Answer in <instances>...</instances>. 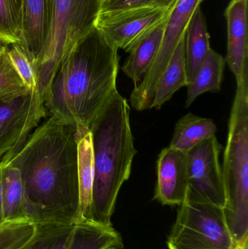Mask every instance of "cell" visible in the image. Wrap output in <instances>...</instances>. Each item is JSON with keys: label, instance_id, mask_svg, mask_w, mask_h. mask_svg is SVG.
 I'll use <instances>...</instances> for the list:
<instances>
[{"label": "cell", "instance_id": "6da1fadb", "mask_svg": "<svg viewBox=\"0 0 248 249\" xmlns=\"http://www.w3.org/2000/svg\"><path fill=\"white\" fill-rule=\"evenodd\" d=\"M10 163L20 171L23 217L33 225L84 222L80 207L77 129L49 117L29 135Z\"/></svg>", "mask_w": 248, "mask_h": 249}, {"label": "cell", "instance_id": "7a4b0ae2", "mask_svg": "<svg viewBox=\"0 0 248 249\" xmlns=\"http://www.w3.org/2000/svg\"><path fill=\"white\" fill-rule=\"evenodd\" d=\"M118 48L96 27L61 61L44 102L48 116L77 129L90 126L116 90Z\"/></svg>", "mask_w": 248, "mask_h": 249}, {"label": "cell", "instance_id": "3957f363", "mask_svg": "<svg viewBox=\"0 0 248 249\" xmlns=\"http://www.w3.org/2000/svg\"><path fill=\"white\" fill-rule=\"evenodd\" d=\"M95 177L92 221L112 225L116 199L131 176L137 153L130 122V107L116 91L90 127Z\"/></svg>", "mask_w": 248, "mask_h": 249}, {"label": "cell", "instance_id": "277c9868", "mask_svg": "<svg viewBox=\"0 0 248 249\" xmlns=\"http://www.w3.org/2000/svg\"><path fill=\"white\" fill-rule=\"evenodd\" d=\"M248 73L237 82L222 167L227 197L224 214L238 243L248 238Z\"/></svg>", "mask_w": 248, "mask_h": 249}, {"label": "cell", "instance_id": "5b68a950", "mask_svg": "<svg viewBox=\"0 0 248 249\" xmlns=\"http://www.w3.org/2000/svg\"><path fill=\"white\" fill-rule=\"evenodd\" d=\"M103 0H55L46 43L35 66L38 93L45 102L64 58L95 27Z\"/></svg>", "mask_w": 248, "mask_h": 249}, {"label": "cell", "instance_id": "8992f818", "mask_svg": "<svg viewBox=\"0 0 248 249\" xmlns=\"http://www.w3.org/2000/svg\"><path fill=\"white\" fill-rule=\"evenodd\" d=\"M167 239L168 249H237L224 209L186 193Z\"/></svg>", "mask_w": 248, "mask_h": 249}, {"label": "cell", "instance_id": "52a82bcc", "mask_svg": "<svg viewBox=\"0 0 248 249\" xmlns=\"http://www.w3.org/2000/svg\"><path fill=\"white\" fill-rule=\"evenodd\" d=\"M34 233L19 249H122L123 241L112 225L84 221L72 225H35Z\"/></svg>", "mask_w": 248, "mask_h": 249}, {"label": "cell", "instance_id": "ba28073f", "mask_svg": "<svg viewBox=\"0 0 248 249\" xmlns=\"http://www.w3.org/2000/svg\"><path fill=\"white\" fill-rule=\"evenodd\" d=\"M202 0H179L166 20L164 36L160 50L148 72L131 95V103L135 110L152 109L156 88L181 39L186 33L195 12Z\"/></svg>", "mask_w": 248, "mask_h": 249}, {"label": "cell", "instance_id": "9c48e42d", "mask_svg": "<svg viewBox=\"0 0 248 249\" xmlns=\"http://www.w3.org/2000/svg\"><path fill=\"white\" fill-rule=\"evenodd\" d=\"M221 149L214 136L186 152L187 193L224 209L227 197L219 160Z\"/></svg>", "mask_w": 248, "mask_h": 249}, {"label": "cell", "instance_id": "30bf717a", "mask_svg": "<svg viewBox=\"0 0 248 249\" xmlns=\"http://www.w3.org/2000/svg\"><path fill=\"white\" fill-rule=\"evenodd\" d=\"M173 8L138 7L113 12H100L95 27L118 49L130 51L165 21Z\"/></svg>", "mask_w": 248, "mask_h": 249}, {"label": "cell", "instance_id": "8fae6325", "mask_svg": "<svg viewBox=\"0 0 248 249\" xmlns=\"http://www.w3.org/2000/svg\"><path fill=\"white\" fill-rule=\"evenodd\" d=\"M47 116L45 105L37 91H29L12 100H0L1 161L16 153L41 120Z\"/></svg>", "mask_w": 248, "mask_h": 249}, {"label": "cell", "instance_id": "7c38bea8", "mask_svg": "<svg viewBox=\"0 0 248 249\" xmlns=\"http://www.w3.org/2000/svg\"><path fill=\"white\" fill-rule=\"evenodd\" d=\"M157 182L154 198L163 206H180L188 190L186 152L165 148L157 162Z\"/></svg>", "mask_w": 248, "mask_h": 249}, {"label": "cell", "instance_id": "4fadbf2b", "mask_svg": "<svg viewBox=\"0 0 248 249\" xmlns=\"http://www.w3.org/2000/svg\"><path fill=\"white\" fill-rule=\"evenodd\" d=\"M55 0H21V30L18 44L33 67L46 43Z\"/></svg>", "mask_w": 248, "mask_h": 249}, {"label": "cell", "instance_id": "5bb4252c", "mask_svg": "<svg viewBox=\"0 0 248 249\" xmlns=\"http://www.w3.org/2000/svg\"><path fill=\"white\" fill-rule=\"evenodd\" d=\"M227 63L239 81L248 71V0H231L225 10Z\"/></svg>", "mask_w": 248, "mask_h": 249}, {"label": "cell", "instance_id": "9a60e30c", "mask_svg": "<svg viewBox=\"0 0 248 249\" xmlns=\"http://www.w3.org/2000/svg\"><path fill=\"white\" fill-rule=\"evenodd\" d=\"M165 23L166 20L160 23L138 42L122 66V71L134 82L135 86L141 83L155 59L163 42Z\"/></svg>", "mask_w": 248, "mask_h": 249}, {"label": "cell", "instance_id": "2e32d148", "mask_svg": "<svg viewBox=\"0 0 248 249\" xmlns=\"http://www.w3.org/2000/svg\"><path fill=\"white\" fill-rule=\"evenodd\" d=\"M77 131L78 178L82 216L84 221H92V197L95 168L91 133L90 130L82 129H79Z\"/></svg>", "mask_w": 248, "mask_h": 249}, {"label": "cell", "instance_id": "e0dca14e", "mask_svg": "<svg viewBox=\"0 0 248 249\" xmlns=\"http://www.w3.org/2000/svg\"><path fill=\"white\" fill-rule=\"evenodd\" d=\"M211 49L206 20L200 7L197 9L185 33L186 71L190 84Z\"/></svg>", "mask_w": 248, "mask_h": 249}, {"label": "cell", "instance_id": "ac0fdd59", "mask_svg": "<svg viewBox=\"0 0 248 249\" xmlns=\"http://www.w3.org/2000/svg\"><path fill=\"white\" fill-rule=\"evenodd\" d=\"M185 35L178 44L167 67L163 71L156 88L152 108L160 109L169 102L176 91L182 88L187 87Z\"/></svg>", "mask_w": 248, "mask_h": 249}, {"label": "cell", "instance_id": "d6986e66", "mask_svg": "<svg viewBox=\"0 0 248 249\" xmlns=\"http://www.w3.org/2000/svg\"><path fill=\"white\" fill-rule=\"evenodd\" d=\"M225 64L222 55L210 50L193 81L188 85L185 107H190L197 98L206 92L218 93L221 90Z\"/></svg>", "mask_w": 248, "mask_h": 249}, {"label": "cell", "instance_id": "ffe728a7", "mask_svg": "<svg viewBox=\"0 0 248 249\" xmlns=\"http://www.w3.org/2000/svg\"><path fill=\"white\" fill-rule=\"evenodd\" d=\"M216 131L212 120L189 113L178 121L169 146L187 152L202 141L215 136Z\"/></svg>", "mask_w": 248, "mask_h": 249}, {"label": "cell", "instance_id": "44dd1931", "mask_svg": "<svg viewBox=\"0 0 248 249\" xmlns=\"http://www.w3.org/2000/svg\"><path fill=\"white\" fill-rule=\"evenodd\" d=\"M0 168L4 220L27 222L23 217V187L20 171L10 163H0Z\"/></svg>", "mask_w": 248, "mask_h": 249}, {"label": "cell", "instance_id": "7402d4cb", "mask_svg": "<svg viewBox=\"0 0 248 249\" xmlns=\"http://www.w3.org/2000/svg\"><path fill=\"white\" fill-rule=\"evenodd\" d=\"M21 0H0V44L20 43Z\"/></svg>", "mask_w": 248, "mask_h": 249}, {"label": "cell", "instance_id": "603a6c76", "mask_svg": "<svg viewBox=\"0 0 248 249\" xmlns=\"http://www.w3.org/2000/svg\"><path fill=\"white\" fill-rule=\"evenodd\" d=\"M29 91L13 67L6 48L0 58V100H12Z\"/></svg>", "mask_w": 248, "mask_h": 249}, {"label": "cell", "instance_id": "cb8c5ba5", "mask_svg": "<svg viewBox=\"0 0 248 249\" xmlns=\"http://www.w3.org/2000/svg\"><path fill=\"white\" fill-rule=\"evenodd\" d=\"M36 226L28 222H7L0 226V249H19L33 236Z\"/></svg>", "mask_w": 248, "mask_h": 249}, {"label": "cell", "instance_id": "d4e9b609", "mask_svg": "<svg viewBox=\"0 0 248 249\" xmlns=\"http://www.w3.org/2000/svg\"><path fill=\"white\" fill-rule=\"evenodd\" d=\"M9 58L28 89L38 92V82L34 67L18 44L7 45Z\"/></svg>", "mask_w": 248, "mask_h": 249}, {"label": "cell", "instance_id": "484cf974", "mask_svg": "<svg viewBox=\"0 0 248 249\" xmlns=\"http://www.w3.org/2000/svg\"><path fill=\"white\" fill-rule=\"evenodd\" d=\"M179 0H103L101 11L113 12L138 7L173 8Z\"/></svg>", "mask_w": 248, "mask_h": 249}, {"label": "cell", "instance_id": "4316f807", "mask_svg": "<svg viewBox=\"0 0 248 249\" xmlns=\"http://www.w3.org/2000/svg\"><path fill=\"white\" fill-rule=\"evenodd\" d=\"M7 223L4 220V207H3L2 188H1V168H0V226Z\"/></svg>", "mask_w": 248, "mask_h": 249}, {"label": "cell", "instance_id": "83f0119b", "mask_svg": "<svg viewBox=\"0 0 248 249\" xmlns=\"http://www.w3.org/2000/svg\"><path fill=\"white\" fill-rule=\"evenodd\" d=\"M237 249H248V238L240 242Z\"/></svg>", "mask_w": 248, "mask_h": 249}, {"label": "cell", "instance_id": "f1b7e54d", "mask_svg": "<svg viewBox=\"0 0 248 249\" xmlns=\"http://www.w3.org/2000/svg\"><path fill=\"white\" fill-rule=\"evenodd\" d=\"M6 48H7V45L0 44V58L2 56L3 53H4V51H5Z\"/></svg>", "mask_w": 248, "mask_h": 249}]
</instances>
